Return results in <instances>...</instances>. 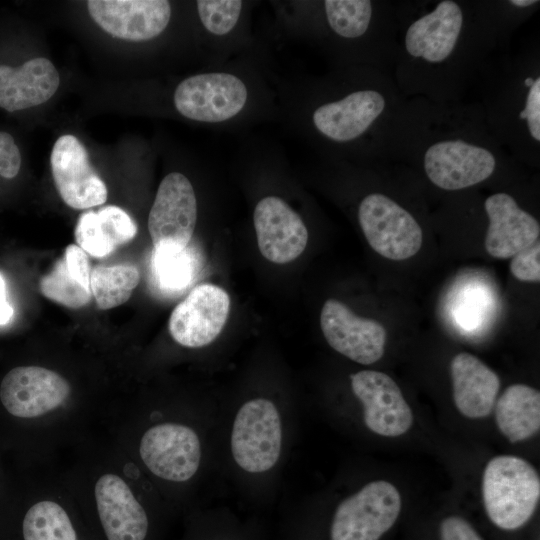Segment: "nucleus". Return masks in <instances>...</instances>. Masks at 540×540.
<instances>
[{"label":"nucleus","mask_w":540,"mask_h":540,"mask_svg":"<svg viewBox=\"0 0 540 540\" xmlns=\"http://www.w3.org/2000/svg\"><path fill=\"white\" fill-rule=\"evenodd\" d=\"M247 88L237 76L215 72L190 76L174 92V104L184 117L217 123L237 115L247 100Z\"/></svg>","instance_id":"1a4fd4ad"},{"label":"nucleus","mask_w":540,"mask_h":540,"mask_svg":"<svg viewBox=\"0 0 540 540\" xmlns=\"http://www.w3.org/2000/svg\"><path fill=\"white\" fill-rule=\"evenodd\" d=\"M441 540H483L464 518L449 516L440 524Z\"/></svg>","instance_id":"2f4dec72"},{"label":"nucleus","mask_w":540,"mask_h":540,"mask_svg":"<svg viewBox=\"0 0 540 540\" xmlns=\"http://www.w3.org/2000/svg\"><path fill=\"white\" fill-rule=\"evenodd\" d=\"M21 167V155L13 137L7 132H0V176L12 179Z\"/></svg>","instance_id":"c756f323"},{"label":"nucleus","mask_w":540,"mask_h":540,"mask_svg":"<svg viewBox=\"0 0 540 540\" xmlns=\"http://www.w3.org/2000/svg\"><path fill=\"white\" fill-rule=\"evenodd\" d=\"M320 326L328 344L357 363L373 364L384 354L386 330L382 324L355 315L336 299L325 301Z\"/></svg>","instance_id":"f8f14e48"},{"label":"nucleus","mask_w":540,"mask_h":540,"mask_svg":"<svg viewBox=\"0 0 540 540\" xmlns=\"http://www.w3.org/2000/svg\"><path fill=\"white\" fill-rule=\"evenodd\" d=\"M385 107L374 90L356 91L345 98L319 106L313 113L315 127L326 137L345 142L363 134Z\"/></svg>","instance_id":"6ab92c4d"},{"label":"nucleus","mask_w":540,"mask_h":540,"mask_svg":"<svg viewBox=\"0 0 540 540\" xmlns=\"http://www.w3.org/2000/svg\"><path fill=\"white\" fill-rule=\"evenodd\" d=\"M59 84L57 69L44 57L19 67L0 65V107L14 112L38 106L55 94Z\"/></svg>","instance_id":"a211bd4d"},{"label":"nucleus","mask_w":540,"mask_h":540,"mask_svg":"<svg viewBox=\"0 0 540 540\" xmlns=\"http://www.w3.org/2000/svg\"><path fill=\"white\" fill-rule=\"evenodd\" d=\"M0 540H86L57 465L17 466L0 498Z\"/></svg>","instance_id":"7ed1b4c3"},{"label":"nucleus","mask_w":540,"mask_h":540,"mask_svg":"<svg viewBox=\"0 0 540 540\" xmlns=\"http://www.w3.org/2000/svg\"><path fill=\"white\" fill-rule=\"evenodd\" d=\"M136 233L137 226L129 214L118 206L108 205L79 216L75 240L84 252L101 258L131 241Z\"/></svg>","instance_id":"4be33fe9"},{"label":"nucleus","mask_w":540,"mask_h":540,"mask_svg":"<svg viewBox=\"0 0 540 540\" xmlns=\"http://www.w3.org/2000/svg\"><path fill=\"white\" fill-rule=\"evenodd\" d=\"M482 495L489 519L500 529L516 530L529 521L537 507L540 479L526 460L500 455L484 469Z\"/></svg>","instance_id":"20e7f679"},{"label":"nucleus","mask_w":540,"mask_h":540,"mask_svg":"<svg viewBox=\"0 0 540 540\" xmlns=\"http://www.w3.org/2000/svg\"><path fill=\"white\" fill-rule=\"evenodd\" d=\"M13 315V308L7 301L5 281L0 274V325L7 324Z\"/></svg>","instance_id":"473e14b6"},{"label":"nucleus","mask_w":540,"mask_h":540,"mask_svg":"<svg viewBox=\"0 0 540 540\" xmlns=\"http://www.w3.org/2000/svg\"><path fill=\"white\" fill-rule=\"evenodd\" d=\"M140 281L134 265H96L90 275L92 295L102 310L117 307L129 300Z\"/></svg>","instance_id":"393cba45"},{"label":"nucleus","mask_w":540,"mask_h":540,"mask_svg":"<svg viewBox=\"0 0 540 540\" xmlns=\"http://www.w3.org/2000/svg\"><path fill=\"white\" fill-rule=\"evenodd\" d=\"M495 419L511 443L530 438L540 428V392L525 384L508 386L496 403Z\"/></svg>","instance_id":"b1692460"},{"label":"nucleus","mask_w":540,"mask_h":540,"mask_svg":"<svg viewBox=\"0 0 540 540\" xmlns=\"http://www.w3.org/2000/svg\"><path fill=\"white\" fill-rule=\"evenodd\" d=\"M282 426L274 403L265 398L244 403L234 419L231 452L237 465L249 473L272 469L280 456Z\"/></svg>","instance_id":"423d86ee"},{"label":"nucleus","mask_w":540,"mask_h":540,"mask_svg":"<svg viewBox=\"0 0 540 540\" xmlns=\"http://www.w3.org/2000/svg\"><path fill=\"white\" fill-rule=\"evenodd\" d=\"M9 472L6 471L4 462H3V453L0 450V498L4 493Z\"/></svg>","instance_id":"72a5a7b5"},{"label":"nucleus","mask_w":540,"mask_h":540,"mask_svg":"<svg viewBox=\"0 0 540 540\" xmlns=\"http://www.w3.org/2000/svg\"><path fill=\"white\" fill-rule=\"evenodd\" d=\"M463 25L459 5L450 0L440 2L435 10L410 25L405 36L407 52L428 62L445 60L453 51Z\"/></svg>","instance_id":"aec40b11"},{"label":"nucleus","mask_w":540,"mask_h":540,"mask_svg":"<svg viewBox=\"0 0 540 540\" xmlns=\"http://www.w3.org/2000/svg\"><path fill=\"white\" fill-rule=\"evenodd\" d=\"M94 22L113 37L146 41L164 31L171 17L166 0H89Z\"/></svg>","instance_id":"4468645a"},{"label":"nucleus","mask_w":540,"mask_h":540,"mask_svg":"<svg viewBox=\"0 0 540 540\" xmlns=\"http://www.w3.org/2000/svg\"><path fill=\"white\" fill-rule=\"evenodd\" d=\"M358 219L369 245L387 259H408L422 246L420 225L408 211L385 195H367L359 205Z\"/></svg>","instance_id":"0eeeda50"},{"label":"nucleus","mask_w":540,"mask_h":540,"mask_svg":"<svg viewBox=\"0 0 540 540\" xmlns=\"http://www.w3.org/2000/svg\"><path fill=\"white\" fill-rule=\"evenodd\" d=\"M253 222L259 251L268 261L289 263L305 250L307 227L283 199L276 196L262 198L254 209Z\"/></svg>","instance_id":"2eb2a0df"},{"label":"nucleus","mask_w":540,"mask_h":540,"mask_svg":"<svg viewBox=\"0 0 540 540\" xmlns=\"http://www.w3.org/2000/svg\"><path fill=\"white\" fill-rule=\"evenodd\" d=\"M86 540H158L160 513L149 481L99 430L57 463Z\"/></svg>","instance_id":"f03ea898"},{"label":"nucleus","mask_w":540,"mask_h":540,"mask_svg":"<svg viewBox=\"0 0 540 540\" xmlns=\"http://www.w3.org/2000/svg\"><path fill=\"white\" fill-rule=\"evenodd\" d=\"M197 267L196 255L188 246L182 250H154L152 255L154 282L163 292L185 289L194 278Z\"/></svg>","instance_id":"a878e982"},{"label":"nucleus","mask_w":540,"mask_h":540,"mask_svg":"<svg viewBox=\"0 0 540 540\" xmlns=\"http://www.w3.org/2000/svg\"><path fill=\"white\" fill-rule=\"evenodd\" d=\"M351 387L361 401L365 425L374 433L397 437L413 423V413L396 382L387 374L362 370L350 376Z\"/></svg>","instance_id":"ddd939ff"},{"label":"nucleus","mask_w":540,"mask_h":540,"mask_svg":"<svg viewBox=\"0 0 540 540\" xmlns=\"http://www.w3.org/2000/svg\"><path fill=\"white\" fill-rule=\"evenodd\" d=\"M184 540H206V538L204 539H201L197 533L196 530H192L188 533L187 537L184 539ZM216 540H233V539H230V538H220V539H216Z\"/></svg>","instance_id":"c9c22d12"},{"label":"nucleus","mask_w":540,"mask_h":540,"mask_svg":"<svg viewBox=\"0 0 540 540\" xmlns=\"http://www.w3.org/2000/svg\"><path fill=\"white\" fill-rule=\"evenodd\" d=\"M242 9L239 0H199L197 10L203 26L212 34L225 35L238 22Z\"/></svg>","instance_id":"cd10ccee"},{"label":"nucleus","mask_w":540,"mask_h":540,"mask_svg":"<svg viewBox=\"0 0 540 540\" xmlns=\"http://www.w3.org/2000/svg\"><path fill=\"white\" fill-rule=\"evenodd\" d=\"M485 210L489 218L485 249L492 257H513L538 241L539 222L522 210L512 196L506 193L489 196Z\"/></svg>","instance_id":"f3484780"},{"label":"nucleus","mask_w":540,"mask_h":540,"mask_svg":"<svg viewBox=\"0 0 540 540\" xmlns=\"http://www.w3.org/2000/svg\"><path fill=\"white\" fill-rule=\"evenodd\" d=\"M533 83H534V79L531 78V77H528V78H526V79L524 80V84H525L526 86H529V87H530Z\"/></svg>","instance_id":"e433bc0d"},{"label":"nucleus","mask_w":540,"mask_h":540,"mask_svg":"<svg viewBox=\"0 0 540 540\" xmlns=\"http://www.w3.org/2000/svg\"><path fill=\"white\" fill-rule=\"evenodd\" d=\"M512 275L520 281L539 282L540 280V243L539 240L530 247L512 257L510 262Z\"/></svg>","instance_id":"c85d7f7f"},{"label":"nucleus","mask_w":540,"mask_h":540,"mask_svg":"<svg viewBox=\"0 0 540 540\" xmlns=\"http://www.w3.org/2000/svg\"><path fill=\"white\" fill-rule=\"evenodd\" d=\"M401 510L397 488L384 480L368 483L344 499L332 516L329 540H379Z\"/></svg>","instance_id":"39448f33"},{"label":"nucleus","mask_w":540,"mask_h":540,"mask_svg":"<svg viewBox=\"0 0 540 540\" xmlns=\"http://www.w3.org/2000/svg\"><path fill=\"white\" fill-rule=\"evenodd\" d=\"M109 405L52 365H16L0 381V450L18 466L56 465L102 428Z\"/></svg>","instance_id":"f257e3e1"},{"label":"nucleus","mask_w":540,"mask_h":540,"mask_svg":"<svg viewBox=\"0 0 540 540\" xmlns=\"http://www.w3.org/2000/svg\"><path fill=\"white\" fill-rule=\"evenodd\" d=\"M87 253L78 245L66 247L64 254L40 280V291L48 299L72 309L87 305L92 297Z\"/></svg>","instance_id":"5701e85b"},{"label":"nucleus","mask_w":540,"mask_h":540,"mask_svg":"<svg viewBox=\"0 0 540 540\" xmlns=\"http://www.w3.org/2000/svg\"><path fill=\"white\" fill-rule=\"evenodd\" d=\"M50 164L56 189L71 208L87 209L106 202L105 183L89 162L80 140L65 134L59 137L51 151Z\"/></svg>","instance_id":"9b49d317"},{"label":"nucleus","mask_w":540,"mask_h":540,"mask_svg":"<svg viewBox=\"0 0 540 540\" xmlns=\"http://www.w3.org/2000/svg\"><path fill=\"white\" fill-rule=\"evenodd\" d=\"M519 117L527 121V127L531 136L540 141V78L534 80L530 86L525 108L520 112Z\"/></svg>","instance_id":"7c9ffc66"},{"label":"nucleus","mask_w":540,"mask_h":540,"mask_svg":"<svg viewBox=\"0 0 540 540\" xmlns=\"http://www.w3.org/2000/svg\"><path fill=\"white\" fill-rule=\"evenodd\" d=\"M450 369L454 403L459 412L471 419L488 416L500 387L497 374L467 352L455 355Z\"/></svg>","instance_id":"412c9836"},{"label":"nucleus","mask_w":540,"mask_h":540,"mask_svg":"<svg viewBox=\"0 0 540 540\" xmlns=\"http://www.w3.org/2000/svg\"><path fill=\"white\" fill-rule=\"evenodd\" d=\"M328 23L332 30L345 38L362 36L368 29L372 6L367 0H326Z\"/></svg>","instance_id":"bb28decb"},{"label":"nucleus","mask_w":540,"mask_h":540,"mask_svg":"<svg viewBox=\"0 0 540 540\" xmlns=\"http://www.w3.org/2000/svg\"><path fill=\"white\" fill-rule=\"evenodd\" d=\"M230 312V298L221 287L204 283L194 287L172 311L168 329L186 348L210 344L220 334Z\"/></svg>","instance_id":"9d476101"},{"label":"nucleus","mask_w":540,"mask_h":540,"mask_svg":"<svg viewBox=\"0 0 540 540\" xmlns=\"http://www.w3.org/2000/svg\"><path fill=\"white\" fill-rule=\"evenodd\" d=\"M496 165L487 149L461 140L441 141L424 155V168L430 181L444 190H460L487 179Z\"/></svg>","instance_id":"dca6fc26"},{"label":"nucleus","mask_w":540,"mask_h":540,"mask_svg":"<svg viewBox=\"0 0 540 540\" xmlns=\"http://www.w3.org/2000/svg\"><path fill=\"white\" fill-rule=\"evenodd\" d=\"M197 201L189 179L179 172L161 181L148 216L154 250H182L193 236Z\"/></svg>","instance_id":"6e6552de"},{"label":"nucleus","mask_w":540,"mask_h":540,"mask_svg":"<svg viewBox=\"0 0 540 540\" xmlns=\"http://www.w3.org/2000/svg\"><path fill=\"white\" fill-rule=\"evenodd\" d=\"M510 3L518 7H527L535 3H538V1L536 0H511Z\"/></svg>","instance_id":"f704fd0d"}]
</instances>
